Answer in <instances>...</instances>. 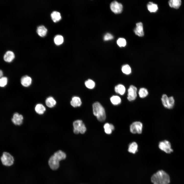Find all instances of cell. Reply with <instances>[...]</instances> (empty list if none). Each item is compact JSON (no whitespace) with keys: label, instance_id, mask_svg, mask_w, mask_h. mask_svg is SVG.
<instances>
[{"label":"cell","instance_id":"27","mask_svg":"<svg viewBox=\"0 0 184 184\" xmlns=\"http://www.w3.org/2000/svg\"><path fill=\"white\" fill-rule=\"evenodd\" d=\"M85 85L86 87L89 89L93 88L95 85V82L92 80L89 79L85 82Z\"/></svg>","mask_w":184,"mask_h":184},{"label":"cell","instance_id":"2","mask_svg":"<svg viewBox=\"0 0 184 184\" xmlns=\"http://www.w3.org/2000/svg\"><path fill=\"white\" fill-rule=\"evenodd\" d=\"M66 157V154L61 150L56 151L49 159L48 164L50 167L53 170L57 169L59 166V162L65 159Z\"/></svg>","mask_w":184,"mask_h":184},{"label":"cell","instance_id":"33","mask_svg":"<svg viewBox=\"0 0 184 184\" xmlns=\"http://www.w3.org/2000/svg\"><path fill=\"white\" fill-rule=\"evenodd\" d=\"M113 38V36L111 34L107 33L104 36L103 39L105 41H108L112 39Z\"/></svg>","mask_w":184,"mask_h":184},{"label":"cell","instance_id":"5","mask_svg":"<svg viewBox=\"0 0 184 184\" xmlns=\"http://www.w3.org/2000/svg\"><path fill=\"white\" fill-rule=\"evenodd\" d=\"M1 159L3 164L7 166L12 165L14 161L13 157L9 153L7 152L3 153Z\"/></svg>","mask_w":184,"mask_h":184},{"label":"cell","instance_id":"31","mask_svg":"<svg viewBox=\"0 0 184 184\" xmlns=\"http://www.w3.org/2000/svg\"><path fill=\"white\" fill-rule=\"evenodd\" d=\"M117 43L120 47H124L126 45V42L124 39L120 38L117 40Z\"/></svg>","mask_w":184,"mask_h":184},{"label":"cell","instance_id":"4","mask_svg":"<svg viewBox=\"0 0 184 184\" xmlns=\"http://www.w3.org/2000/svg\"><path fill=\"white\" fill-rule=\"evenodd\" d=\"M74 127L73 132L75 134L80 133L84 134L86 131V128L82 120H79L74 121L73 123Z\"/></svg>","mask_w":184,"mask_h":184},{"label":"cell","instance_id":"28","mask_svg":"<svg viewBox=\"0 0 184 184\" xmlns=\"http://www.w3.org/2000/svg\"><path fill=\"white\" fill-rule=\"evenodd\" d=\"M175 103V100L172 96L168 98L167 102V109L172 108L174 106Z\"/></svg>","mask_w":184,"mask_h":184},{"label":"cell","instance_id":"19","mask_svg":"<svg viewBox=\"0 0 184 184\" xmlns=\"http://www.w3.org/2000/svg\"><path fill=\"white\" fill-rule=\"evenodd\" d=\"M35 110L37 113L39 114H43L45 111L46 108L42 104L39 103L36 106Z\"/></svg>","mask_w":184,"mask_h":184},{"label":"cell","instance_id":"13","mask_svg":"<svg viewBox=\"0 0 184 184\" xmlns=\"http://www.w3.org/2000/svg\"><path fill=\"white\" fill-rule=\"evenodd\" d=\"M15 57V54L12 51H7L4 54L3 59L5 62L9 63L13 61Z\"/></svg>","mask_w":184,"mask_h":184},{"label":"cell","instance_id":"20","mask_svg":"<svg viewBox=\"0 0 184 184\" xmlns=\"http://www.w3.org/2000/svg\"><path fill=\"white\" fill-rule=\"evenodd\" d=\"M114 89L116 93L121 95L124 94L125 91V87L122 85L120 84L116 86L115 87Z\"/></svg>","mask_w":184,"mask_h":184},{"label":"cell","instance_id":"14","mask_svg":"<svg viewBox=\"0 0 184 184\" xmlns=\"http://www.w3.org/2000/svg\"><path fill=\"white\" fill-rule=\"evenodd\" d=\"M168 4L170 7L178 9L181 5V0H170L168 1Z\"/></svg>","mask_w":184,"mask_h":184},{"label":"cell","instance_id":"8","mask_svg":"<svg viewBox=\"0 0 184 184\" xmlns=\"http://www.w3.org/2000/svg\"><path fill=\"white\" fill-rule=\"evenodd\" d=\"M110 8L112 11L116 14L121 13L123 9V6L122 4L116 1H114L111 3L110 4Z\"/></svg>","mask_w":184,"mask_h":184},{"label":"cell","instance_id":"7","mask_svg":"<svg viewBox=\"0 0 184 184\" xmlns=\"http://www.w3.org/2000/svg\"><path fill=\"white\" fill-rule=\"evenodd\" d=\"M143 124L140 122L136 121L133 123L130 126V132L133 134H141L142 131Z\"/></svg>","mask_w":184,"mask_h":184},{"label":"cell","instance_id":"16","mask_svg":"<svg viewBox=\"0 0 184 184\" xmlns=\"http://www.w3.org/2000/svg\"><path fill=\"white\" fill-rule=\"evenodd\" d=\"M45 103L48 107L52 108L53 107L56 105V102L53 97H49L46 99Z\"/></svg>","mask_w":184,"mask_h":184},{"label":"cell","instance_id":"11","mask_svg":"<svg viewBox=\"0 0 184 184\" xmlns=\"http://www.w3.org/2000/svg\"><path fill=\"white\" fill-rule=\"evenodd\" d=\"M134 32L135 34L139 37H142L144 35L143 25L141 22L137 23Z\"/></svg>","mask_w":184,"mask_h":184},{"label":"cell","instance_id":"22","mask_svg":"<svg viewBox=\"0 0 184 184\" xmlns=\"http://www.w3.org/2000/svg\"><path fill=\"white\" fill-rule=\"evenodd\" d=\"M51 17L52 20L54 22L59 21L61 19L60 13L56 11H54L51 13Z\"/></svg>","mask_w":184,"mask_h":184},{"label":"cell","instance_id":"30","mask_svg":"<svg viewBox=\"0 0 184 184\" xmlns=\"http://www.w3.org/2000/svg\"><path fill=\"white\" fill-rule=\"evenodd\" d=\"M103 128L105 129V131L106 133L107 134H111L112 131L110 126V124L108 123H106L104 125Z\"/></svg>","mask_w":184,"mask_h":184},{"label":"cell","instance_id":"15","mask_svg":"<svg viewBox=\"0 0 184 184\" xmlns=\"http://www.w3.org/2000/svg\"><path fill=\"white\" fill-rule=\"evenodd\" d=\"M70 103L73 107H76L80 106L82 104V102L79 97L75 96L72 98Z\"/></svg>","mask_w":184,"mask_h":184},{"label":"cell","instance_id":"21","mask_svg":"<svg viewBox=\"0 0 184 184\" xmlns=\"http://www.w3.org/2000/svg\"><path fill=\"white\" fill-rule=\"evenodd\" d=\"M137 148L138 145L137 143L133 142L129 145L128 151L130 153L135 154L137 151Z\"/></svg>","mask_w":184,"mask_h":184},{"label":"cell","instance_id":"18","mask_svg":"<svg viewBox=\"0 0 184 184\" xmlns=\"http://www.w3.org/2000/svg\"><path fill=\"white\" fill-rule=\"evenodd\" d=\"M47 31V29L44 26L41 25L38 27L37 32L39 36L43 37L45 35Z\"/></svg>","mask_w":184,"mask_h":184},{"label":"cell","instance_id":"1","mask_svg":"<svg viewBox=\"0 0 184 184\" xmlns=\"http://www.w3.org/2000/svg\"><path fill=\"white\" fill-rule=\"evenodd\" d=\"M151 181L153 184H168L170 179L169 175L164 171L161 170L152 175Z\"/></svg>","mask_w":184,"mask_h":184},{"label":"cell","instance_id":"9","mask_svg":"<svg viewBox=\"0 0 184 184\" xmlns=\"http://www.w3.org/2000/svg\"><path fill=\"white\" fill-rule=\"evenodd\" d=\"M136 88L133 85H131L128 89L127 98L129 101L134 100L137 96Z\"/></svg>","mask_w":184,"mask_h":184},{"label":"cell","instance_id":"32","mask_svg":"<svg viewBox=\"0 0 184 184\" xmlns=\"http://www.w3.org/2000/svg\"><path fill=\"white\" fill-rule=\"evenodd\" d=\"M8 79L5 77H1L0 79V86L2 87H5L7 84Z\"/></svg>","mask_w":184,"mask_h":184},{"label":"cell","instance_id":"12","mask_svg":"<svg viewBox=\"0 0 184 184\" xmlns=\"http://www.w3.org/2000/svg\"><path fill=\"white\" fill-rule=\"evenodd\" d=\"M32 82L31 78L28 75L22 77L21 79V83L22 86L27 87L30 85Z\"/></svg>","mask_w":184,"mask_h":184},{"label":"cell","instance_id":"25","mask_svg":"<svg viewBox=\"0 0 184 184\" xmlns=\"http://www.w3.org/2000/svg\"><path fill=\"white\" fill-rule=\"evenodd\" d=\"M122 72L124 74L128 75L131 72V69L130 66L128 64L123 65L122 68Z\"/></svg>","mask_w":184,"mask_h":184},{"label":"cell","instance_id":"6","mask_svg":"<svg viewBox=\"0 0 184 184\" xmlns=\"http://www.w3.org/2000/svg\"><path fill=\"white\" fill-rule=\"evenodd\" d=\"M159 149L167 153H170L173 151L170 143L167 140L160 142L158 145Z\"/></svg>","mask_w":184,"mask_h":184},{"label":"cell","instance_id":"34","mask_svg":"<svg viewBox=\"0 0 184 184\" xmlns=\"http://www.w3.org/2000/svg\"><path fill=\"white\" fill-rule=\"evenodd\" d=\"M3 71H2V70H0V77H3Z\"/></svg>","mask_w":184,"mask_h":184},{"label":"cell","instance_id":"3","mask_svg":"<svg viewBox=\"0 0 184 184\" xmlns=\"http://www.w3.org/2000/svg\"><path fill=\"white\" fill-rule=\"evenodd\" d=\"M93 113L98 120L100 122L104 121L106 119L105 110L102 105L98 102H96L93 105Z\"/></svg>","mask_w":184,"mask_h":184},{"label":"cell","instance_id":"29","mask_svg":"<svg viewBox=\"0 0 184 184\" xmlns=\"http://www.w3.org/2000/svg\"><path fill=\"white\" fill-rule=\"evenodd\" d=\"M168 97L165 94H163L161 100L164 106L166 108H167V102Z\"/></svg>","mask_w":184,"mask_h":184},{"label":"cell","instance_id":"23","mask_svg":"<svg viewBox=\"0 0 184 184\" xmlns=\"http://www.w3.org/2000/svg\"><path fill=\"white\" fill-rule=\"evenodd\" d=\"M111 102L113 105H117L120 104L121 102V99L118 96H113L110 98Z\"/></svg>","mask_w":184,"mask_h":184},{"label":"cell","instance_id":"24","mask_svg":"<svg viewBox=\"0 0 184 184\" xmlns=\"http://www.w3.org/2000/svg\"><path fill=\"white\" fill-rule=\"evenodd\" d=\"M54 41L55 43L57 45L61 44L63 42L64 39L62 36L57 35L54 38Z\"/></svg>","mask_w":184,"mask_h":184},{"label":"cell","instance_id":"10","mask_svg":"<svg viewBox=\"0 0 184 184\" xmlns=\"http://www.w3.org/2000/svg\"><path fill=\"white\" fill-rule=\"evenodd\" d=\"M23 119V117L22 115L16 112L14 114L12 121L15 125H20L22 123Z\"/></svg>","mask_w":184,"mask_h":184},{"label":"cell","instance_id":"26","mask_svg":"<svg viewBox=\"0 0 184 184\" xmlns=\"http://www.w3.org/2000/svg\"><path fill=\"white\" fill-rule=\"evenodd\" d=\"M139 94L140 97L144 98L148 95V92L146 89L143 88L140 89L139 92Z\"/></svg>","mask_w":184,"mask_h":184},{"label":"cell","instance_id":"17","mask_svg":"<svg viewBox=\"0 0 184 184\" xmlns=\"http://www.w3.org/2000/svg\"><path fill=\"white\" fill-rule=\"evenodd\" d=\"M147 7L148 10L151 13L156 12L158 9L157 5L151 2H149L147 5Z\"/></svg>","mask_w":184,"mask_h":184}]
</instances>
